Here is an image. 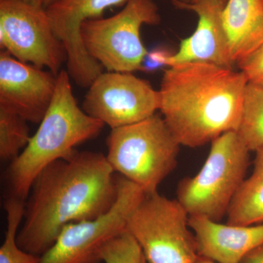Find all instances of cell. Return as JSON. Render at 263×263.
<instances>
[{
	"label": "cell",
	"instance_id": "16",
	"mask_svg": "<svg viewBox=\"0 0 263 263\" xmlns=\"http://www.w3.org/2000/svg\"><path fill=\"white\" fill-rule=\"evenodd\" d=\"M253 171L246 179L230 204L227 224H263V147L255 152Z\"/></svg>",
	"mask_w": 263,
	"mask_h": 263
},
{
	"label": "cell",
	"instance_id": "29",
	"mask_svg": "<svg viewBox=\"0 0 263 263\" xmlns=\"http://www.w3.org/2000/svg\"><path fill=\"white\" fill-rule=\"evenodd\" d=\"M253 83H255V84H258L259 86H262L263 87V77L258 79V80L253 81Z\"/></svg>",
	"mask_w": 263,
	"mask_h": 263
},
{
	"label": "cell",
	"instance_id": "15",
	"mask_svg": "<svg viewBox=\"0 0 263 263\" xmlns=\"http://www.w3.org/2000/svg\"><path fill=\"white\" fill-rule=\"evenodd\" d=\"M221 18L230 58L238 65L263 44V0H228Z\"/></svg>",
	"mask_w": 263,
	"mask_h": 263
},
{
	"label": "cell",
	"instance_id": "9",
	"mask_svg": "<svg viewBox=\"0 0 263 263\" xmlns=\"http://www.w3.org/2000/svg\"><path fill=\"white\" fill-rule=\"evenodd\" d=\"M0 46L19 61L55 75L67 62L45 8L23 0H0Z\"/></svg>",
	"mask_w": 263,
	"mask_h": 263
},
{
	"label": "cell",
	"instance_id": "21",
	"mask_svg": "<svg viewBox=\"0 0 263 263\" xmlns=\"http://www.w3.org/2000/svg\"><path fill=\"white\" fill-rule=\"evenodd\" d=\"M238 66L248 79L249 82H253L262 78L263 44Z\"/></svg>",
	"mask_w": 263,
	"mask_h": 263
},
{
	"label": "cell",
	"instance_id": "18",
	"mask_svg": "<svg viewBox=\"0 0 263 263\" xmlns=\"http://www.w3.org/2000/svg\"><path fill=\"white\" fill-rule=\"evenodd\" d=\"M25 202L14 197H5L7 230L0 247V263H39L40 256L25 252L17 243L19 227L23 221Z\"/></svg>",
	"mask_w": 263,
	"mask_h": 263
},
{
	"label": "cell",
	"instance_id": "30",
	"mask_svg": "<svg viewBox=\"0 0 263 263\" xmlns=\"http://www.w3.org/2000/svg\"><path fill=\"white\" fill-rule=\"evenodd\" d=\"M143 263H149V262H147L146 259H145V257H144V259H143Z\"/></svg>",
	"mask_w": 263,
	"mask_h": 263
},
{
	"label": "cell",
	"instance_id": "14",
	"mask_svg": "<svg viewBox=\"0 0 263 263\" xmlns=\"http://www.w3.org/2000/svg\"><path fill=\"white\" fill-rule=\"evenodd\" d=\"M189 226L195 235L199 256L217 263H240L263 243V224L231 226L190 216Z\"/></svg>",
	"mask_w": 263,
	"mask_h": 263
},
{
	"label": "cell",
	"instance_id": "10",
	"mask_svg": "<svg viewBox=\"0 0 263 263\" xmlns=\"http://www.w3.org/2000/svg\"><path fill=\"white\" fill-rule=\"evenodd\" d=\"M88 89L83 110L111 129L141 122L160 109L159 91L131 72H103Z\"/></svg>",
	"mask_w": 263,
	"mask_h": 263
},
{
	"label": "cell",
	"instance_id": "5",
	"mask_svg": "<svg viewBox=\"0 0 263 263\" xmlns=\"http://www.w3.org/2000/svg\"><path fill=\"white\" fill-rule=\"evenodd\" d=\"M249 152L236 131L224 133L212 142L198 174L181 180L176 196L190 216L220 221L246 179Z\"/></svg>",
	"mask_w": 263,
	"mask_h": 263
},
{
	"label": "cell",
	"instance_id": "20",
	"mask_svg": "<svg viewBox=\"0 0 263 263\" xmlns=\"http://www.w3.org/2000/svg\"><path fill=\"white\" fill-rule=\"evenodd\" d=\"M101 258L105 263H143L144 255L141 246L126 230L103 246Z\"/></svg>",
	"mask_w": 263,
	"mask_h": 263
},
{
	"label": "cell",
	"instance_id": "7",
	"mask_svg": "<svg viewBox=\"0 0 263 263\" xmlns=\"http://www.w3.org/2000/svg\"><path fill=\"white\" fill-rule=\"evenodd\" d=\"M190 215L177 199L146 195L128 219L127 230L149 263H196V240Z\"/></svg>",
	"mask_w": 263,
	"mask_h": 263
},
{
	"label": "cell",
	"instance_id": "12",
	"mask_svg": "<svg viewBox=\"0 0 263 263\" xmlns=\"http://www.w3.org/2000/svg\"><path fill=\"white\" fill-rule=\"evenodd\" d=\"M57 76L0 53V107L40 124L54 96Z\"/></svg>",
	"mask_w": 263,
	"mask_h": 263
},
{
	"label": "cell",
	"instance_id": "1",
	"mask_svg": "<svg viewBox=\"0 0 263 263\" xmlns=\"http://www.w3.org/2000/svg\"><path fill=\"white\" fill-rule=\"evenodd\" d=\"M118 193V175L106 156L76 149L38 175L26 200L17 243L25 252L41 257L66 226L108 212Z\"/></svg>",
	"mask_w": 263,
	"mask_h": 263
},
{
	"label": "cell",
	"instance_id": "13",
	"mask_svg": "<svg viewBox=\"0 0 263 263\" xmlns=\"http://www.w3.org/2000/svg\"><path fill=\"white\" fill-rule=\"evenodd\" d=\"M177 8L193 11L198 16L196 29L181 41L179 50L167 61V67L188 62H205L233 68L228 41L221 24L222 7L210 3L186 4L171 0Z\"/></svg>",
	"mask_w": 263,
	"mask_h": 263
},
{
	"label": "cell",
	"instance_id": "4",
	"mask_svg": "<svg viewBox=\"0 0 263 263\" xmlns=\"http://www.w3.org/2000/svg\"><path fill=\"white\" fill-rule=\"evenodd\" d=\"M106 144L107 160L114 172L136 183L146 195L157 193L176 168L181 146L158 114L111 129Z\"/></svg>",
	"mask_w": 263,
	"mask_h": 263
},
{
	"label": "cell",
	"instance_id": "8",
	"mask_svg": "<svg viewBox=\"0 0 263 263\" xmlns=\"http://www.w3.org/2000/svg\"><path fill=\"white\" fill-rule=\"evenodd\" d=\"M118 184L113 207L98 219L66 226L39 263L102 262V247L127 230L129 216L146 195L140 186L119 175Z\"/></svg>",
	"mask_w": 263,
	"mask_h": 263
},
{
	"label": "cell",
	"instance_id": "6",
	"mask_svg": "<svg viewBox=\"0 0 263 263\" xmlns=\"http://www.w3.org/2000/svg\"><path fill=\"white\" fill-rule=\"evenodd\" d=\"M160 21L153 0H127L113 16L84 22L81 29L83 44L88 54L108 72L132 73L142 70L148 53L142 43V26L157 25Z\"/></svg>",
	"mask_w": 263,
	"mask_h": 263
},
{
	"label": "cell",
	"instance_id": "28",
	"mask_svg": "<svg viewBox=\"0 0 263 263\" xmlns=\"http://www.w3.org/2000/svg\"><path fill=\"white\" fill-rule=\"evenodd\" d=\"M178 1L183 3H186V4H193V3H195L197 0H178Z\"/></svg>",
	"mask_w": 263,
	"mask_h": 263
},
{
	"label": "cell",
	"instance_id": "17",
	"mask_svg": "<svg viewBox=\"0 0 263 263\" xmlns=\"http://www.w3.org/2000/svg\"><path fill=\"white\" fill-rule=\"evenodd\" d=\"M237 133L250 152L263 147V87L248 82Z\"/></svg>",
	"mask_w": 263,
	"mask_h": 263
},
{
	"label": "cell",
	"instance_id": "19",
	"mask_svg": "<svg viewBox=\"0 0 263 263\" xmlns=\"http://www.w3.org/2000/svg\"><path fill=\"white\" fill-rule=\"evenodd\" d=\"M28 121L14 112L0 107V159L14 160L31 139Z\"/></svg>",
	"mask_w": 263,
	"mask_h": 263
},
{
	"label": "cell",
	"instance_id": "27",
	"mask_svg": "<svg viewBox=\"0 0 263 263\" xmlns=\"http://www.w3.org/2000/svg\"><path fill=\"white\" fill-rule=\"evenodd\" d=\"M55 0H42V5L43 8H46L48 5H51L52 3H53Z\"/></svg>",
	"mask_w": 263,
	"mask_h": 263
},
{
	"label": "cell",
	"instance_id": "22",
	"mask_svg": "<svg viewBox=\"0 0 263 263\" xmlns=\"http://www.w3.org/2000/svg\"><path fill=\"white\" fill-rule=\"evenodd\" d=\"M172 54L168 50L164 48H156L148 52L142 64L141 70L152 72L167 66V61Z\"/></svg>",
	"mask_w": 263,
	"mask_h": 263
},
{
	"label": "cell",
	"instance_id": "23",
	"mask_svg": "<svg viewBox=\"0 0 263 263\" xmlns=\"http://www.w3.org/2000/svg\"><path fill=\"white\" fill-rule=\"evenodd\" d=\"M240 263H263V243L249 252Z\"/></svg>",
	"mask_w": 263,
	"mask_h": 263
},
{
	"label": "cell",
	"instance_id": "11",
	"mask_svg": "<svg viewBox=\"0 0 263 263\" xmlns=\"http://www.w3.org/2000/svg\"><path fill=\"white\" fill-rule=\"evenodd\" d=\"M127 0H55L46 7L53 31L67 52V72L78 86L89 88L103 73V67L88 54L81 38V26L86 21L100 18L111 7Z\"/></svg>",
	"mask_w": 263,
	"mask_h": 263
},
{
	"label": "cell",
	"instance_id": "26",
	"mask_svg": "<svg viewBox=\"0 0 263 263\" xmlns=\"http://www.w3.org/2000/svg\"><path fill=\"white\" fill-rule=\"evenodd\" d=\"M196 263H217L216 262H214V261L211 260V259L204 258V257H199Z\"/></svg>",
	"mask_w": 263,
	"mask_h": 263
},
{
	"label": "cell",
	"instance_id": "24",
	"mask_svg": "<svg viewBox=\"0 0 263 263\" xmlns=\"http://www.w3.org/2000/svg\"><path fill=\"white\" fill-rule=\"evenodd\" d=\"M227 1H228V0H197L195 3L202 2V3H210V4L219 5V6L224 8V7L226 6Z\"/></svg>",
	"mask_w": 263,
	"mask_h": 263
},
{
	"label": "cell",
	"instance_id": "25",
	"mask_svg": "<svg viewBox=\"0 0 263 263\" xmlns=\"http://www.w3.org/2000/svg\"><path fill=\"white\" fill-rule=\"evenodd\" d=\"M23 1L32 5H37V6H43L42 0H23Z\"/></svg>",
	"mask_w": 263,
	"mask_h": 263
},
{
	"label": "cell",
	"instance_id": "2",
	"mask_svg": "<svg viewBox=\"0 0 263 263\" xmlns=\"http://www.w3.org/2000/svg\"><path fill=\"white\" fill-rule=\"evenodd\" d=\"M248 82L241 71L214 64L171 66L161 81L159 110L180 146H204L237 131Z\"/></svg>",
	"mask_w": 263,
	"mask_h": 263
},
{
	"label": "cell",
	"instance_id": "3",
	"mask_svg": "<svg viewBox=\"0 0 263 263\" xmlns=\"http://www.w3.org/2000/svg\"><path fill=\"white\" fill-rule=\"evenodd\" d=\"M67 70L57 76L54 96L28 145L10 162L5 172V197L26 201L38 175L53 163L70 156L76 147L95 138L105 124L79 108Z\"/></svg>",
	"mask_w": 263,
	"mask_h": 263
}]
</instances>
